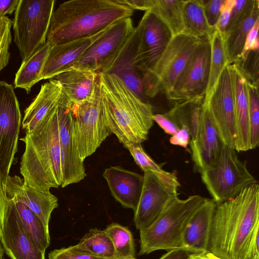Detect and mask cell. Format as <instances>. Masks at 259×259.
Instances as JSON below:
<instances>
[{"mask_svg":"<svg viewBox=\"0 0 259 259\" xmlns=\"http://www.w3.org/2000/svg\"><path fill=\"white\" fill-rule=\"evenodd\" d=\"M259 186L217 204L207 251L222 259H259Z\"/></svg>","mask_w":259,"mask_h":259,"instance_id":"1","label":"cell"},{"mask_svg":"<svg viewBox=\"0 0 259 259\" xmlns=\"http://www.w3.org/2000/svg\"><path fill=\"white\" fill-rule=\"evenodd\" d=\"M58 104L20 139L25 145L20 173L26 184L47 193L51 188L61 186L63 181Z\"/></svg>","mask_w":259,"mask_h":259,"instance_id":"2","label":"cell"},{"mask_svg":"<svg viewBox=\"0 0 259 259\" xmlns=\"http://www.w3.org/2000/svg\"><path fill=\"white\" fill-rule=\"evenodd\" d=\"M134 10L118 0H70L53 12L46 41L51 46L93 35Z\"/></svg>","mask_w":259,"mask_h":259,"instance_id":"3","label":"cell"},{"mask_svg":"<svg viewBox=\"0 0 259 259\" xmlns=\"http://www.w3.org/2000/svg\"><path fill=\"white\" fill-rule=\"evenodd\" d=\"M99 74L103 111L111 133L123 146L146 141L154 122L152 105L139 98L116 75Z\"/></svg>","mask_w":259,"mask_h":259,"instance_id":"4","label":"cell"},{"mask_svg":"<svg viewBox=\"0 0 259 259\" xmlns=\"http://www.w3.org/2000/svg\"><path fill=\"white\" fill-rule=\"evenodd\" d=\"M204 198L195 195L185 199L177 197L149 227L140 231L139 255L158 250H186L183 236L188 223Z\"/></svg>","mask_w":259,"mask_h":259,"instance_id":"5","label":"cell"},{"mask_svg":"<svg viewBox=\"0 0 259 259\" xmlns=\"http://www.w3.org/2000/svg\"><path fill=\"white\" fill-rule=\"evenodd\" d=\"M55 4L54 0H20L12 25L22 62L46 43Z\"/></svg>","mask_w":259,"mask_h":259,"instance_id":"6","label":"cell"},{"mask_svg":"<svg viewBox=\"0 0 259 259\" xmlns=\"http://www.w3.org/2000/svg\"><path fill=\"white\" fill-rule=\"evenodd\" d=\"M102 100L99 76L91 95L71 105L74 139L79 157L83 161L95 153L111 134L106 124Z\"/></svg>","mask_w":259,"mask_h":259,"instance_id":"7","label":"cell"},{"mask_svg":"<svg viewBox=\"0 0 259 259\" xmlns=\"http://www.w3.org/2000/svg\"><path fill=\"white\" fill-rule=\"evenodd\" d=\"M236 151L224 144L217 164L200 172L203 184L217 204L234 198L247 186L257 183Z\"/></svg>","mask_w":259,"mask_h":259,"instance_id":"8","label":"cell"},{"mask_svg":"<svg viewBox=\"0 0 259 259\" xmlns=\"http://www.w3.org/2000/svg\"><path fill=\"white\" fill-rule=\"evenodd\" d=\"M201 39L185 33L172 37L153 69L142 79L147 97L167 95Z\"/></svg>","mask_w":259,"mask_h":259,"instance_id":"9","label":"cell"},{"mask_svg":"<svg viewBox=\"0 0 259 259\" xmlns=\"http://www.w3.org/2000/svg\"><path fill=\"white\" fill-rule=\"evenodd\" d=\"M143 176L141 195L134 218L139 231L152 224L166 206L178 197L180 186L175 171L161 176L148 170L144 172Z\"/></svg>","mask_w":259,"mask_h":259,"instance_id":"10","label":"cell"},{"mask_svg":"<svg viewBox=\"0 0 259 259\" xmlns=\"http://www.w3.org/2000/svg\"><path fill=\"white\" fill-rule=\"evenodd\" d=\"M210 54L209 37L202 38L166 96L168 100L175 103L204 98L209 77Z\"/></svg>","mask_w":259,"mask_h":259,"instance_id":"11","label":"cell"},{"mask_svg":"<svg viewBox=\"0 0 259 259\" xmlns=\"http://www.w3.org/2000/svg\"><path fill=\"white\" fill-rule=\"evenodd\" d=\"M19 102L12 85L0 81V177L5 182L17 152L21 125Z\"/></svg>","mask_w":259,"mask_h":259,"instance_id":"12","label":"cell"},{"mask_svg":"<svg viewBox=\"0 0 259 259\" xmlns=\"http://www.w3.org/2000/svg\"><path fill=\"white\" fill-rule=\"evenodd\" d=\"M136 62L142 79L153 69L172 37L164 23L149 11H145L137 26Z\"/></svg>","mask_w":259,"mask_h":259,"instance_id":"13","label":"cell"},{"mask_svg":"<svg viewBox=\"0 0 259 259\" xmlns=\"http://www.w3.org/2000/svg\"><path fill=\"white\" fill-rule=\"evenodd\" d=\"M207 103L213 123L224 144L234 148L235 108L232 64L223 69Z\"/></svg>","mask_w":259,"mask_h":259,"instance_id":"14","label":"cell"},{"mask_svg":"<svg viewBox=\"0 0 259 259\" xmlns=\"http://www.w3.org/2000/svg\"><path fill=\"white\" fill-rule=\"evenodd\" d=\"M71 105L62 93L58 104V115L63 168V181L61 186L62 188L78 183L87 176L84 161L79 157L74 139Z\"/></svg>","mask_w":259,"mask_h":259,"instance_id":"15","label":"cell"},{"mask_svg":"<svg viewBox=\"0 0 259 259\" xmlns=\"http://www.w3.org/2000/svg\"><path fill=\"white\" fill-rule=\"evenodd\" d=\"M134 27L131 17L116 21L88 48L73 68H83L99 73L106 62L123 44Z\"/></svg>","mask_w":259,"mask_h":259,"instance_id":"16","label":"cell"},{"mask_svg":"<svg viewBox=\"0 0 259 259\" xmlns=\"http://www.w3.org/2000/svg\"><path fill=\"white\" fill-rule=\"evenodd\" d=\"M137 29L135 27L123 44L106 62L99 73L116 75L139 98L148 102L137 65Z\"/></svg>","mask_w":259,"mask_h":259,"instance_id":"17","label":"cell"},{"mask_svg":"<svg viewBox=\"0 0 259 259\" xmlns=\"http://www.w3.org/2000/svg\"><path fill=\"white\" fill-rule=\"evenodd\" d=\"M0 240L11 259H45V252L36 247L24 229L12 199H7Z\"/></svg>","mask_w":259,"mask_h":259,"instance_id":"18","label":"cell"},{"mask_svg":"<svg viewBox=\"0 0 259 259\" xmlns=\"http://www.w3.org/2000/svg\"><path fill=\"white\" fill-rule=\"evenodd\" d=\"M195 167L202 170L215 165L224 144L213 123L207 102L203 101L195 138L190 141Z\"/></svg>","mask_w":259,"mask_h":259,"instance_id":"19","label":"cell"},{"mask_svg":"<svg viewBox=\"0 0 259 259\" xmlns=\"http://www.w3.org/2000/svg\"><path fill=\"white\" fill-rule=\"evenodd\" d=\"M2 186L7 199L25 204L49 228L51 213L58 206L57 197L51 192L44 193L30 187L18 176L9 175Z\"/></svg>","mask_w":259,"mask_h":259,"instance_id":"20","label":"cell"},{"mask_svg":"<svg viewBox=\"0 0 259 259\" xmlns=\"http://www.w3.org/2000/svg\"><path fill=\"white\" fill-rule=\"evenodd\" d=\"M109 27L90 36L51 46L41 73V80L52 79L73 68L88 48Z\"/></svg>","mask_w":259,"mask_h":259,"instance_id":"21","label":"cell"},{"mask_svg":"<svg viewBox=\"0 0 259 259\" xmlns=\"http://www.w3.org/2000/svg\"><path fill=\"white\" fill-rule=\"evenodd\" d=\"M103 177L115 199L135 212L141 197L144 176L119 166H112L105 169Z\"/></svg>","mask_w":259,"mask_h":259,"instance_id":"22","label":"cell"},{"mask_svg":"<svg viewBox=\"0 0 259 259\" xmlns=\"http://www.w3.org/2000/svg\"><path fill=\"white\" fill-rule=\"evenodd\" d=\"M217 204L212 199L204 200L190 219L185 229L183 243L191 253L207 250L211 222Z\"/></svg>","mask_w":259,"mask_h":259,"instance_id":"23","label":"cell"},{"mask_svg":"<svg viewBox=\"0 0 259 259\" xmlns=\"http://www.w3.org/2000/svg\"><path fill=\"white\" fill-rule=\"evenodd\" d=\"M233 67L235 99L234 149L238 152L251 149L247 80L234 64Z\"/></svg>","mask_w":259,"mask_h":259,"instance_id":"24","label":"cell"},{"mask_svg":"<svg viewBox=\"0 0 259 259\" xmlns=\"http://www.w3.org/2000/svg\"><path fill=\"white\" fill-rule=\"evenodd\" d=\"M259 19V1L247 0L243 12L236 24L224 34V47L229 64L241 57L247 35Z\"/></svg>","mask_w":259,"mask_h":259,"instance_id":"25","label":"cell"},{"mask_svg":"<svg viewBox=\"0 0 259 259\" xmlns=\"http://www.w3.org/2000/svg\"><path fill=\"white\" fill-rule=\"evenodd\" d=\"M99 74L83 68H72L52 79L58 81L62 95L72 104L88 98L92 94Z\"/></svg>","mask_w":259,"mask_h":259,"instance_id":"26","label":"cell"},{"mask_svg":"<svg viewBox=\"0 0 259 259\" xmlns=\"http://www.w3.org/2000/svg\"><path fill=\"white\" fill-rule=\"evenodd\" d=\"M62 95L60 83L53 79L41 85L31 103L25 109L21 124L26 133L31 132L58 103Z\"/></svg>","mask_w":259,"mask_h":259,"instance_id":"27","label":"cell"},{"mask_svg":"<svg viewBox=\"0 0 259 259\" xmlns=\"http://www.w3.org/2000/svg\"><path fill=\"white\" fill-rule=\"evenodd\" d=\"M51 47L46 41L27 60L22 62L15 74L14 82L15 88L24 89L29 94L32 87L41 80V73Z\"/></svg>","mask_w":259,"mask_h":259,"instance_id":"28","label":"cell"},{"mask_svg":"<svg viewBox=\"0 0 259 259\" xmlns=\"http://www.w3.org/2000/svg\"><path fill=\"white\" fill-rule=\"evenodd\" d=\"M204 99L175 103L174 107L164 113L180 129L185 128L189 131L190 140L196 137Z\"/></svg>","mask_w":259,"mask_h":259,"instance_id":"29","label":"cell"},{"mask_svg":"<svg viewBox=\"0 0 259 259\" xmlns=\"http://www.w3.org/2000/svg\"><path fill=\"white\" fill-rule=\"evenodd\" d=\"M77 250L104 259H117L113 243L105 230H90L73 246Z\"/></svg>","mask_w":259,"mask_h":259,"instance_id":"30","label":"cell"},{"mask_svg":"<svg viewBox=\"0 0 259 259\" xmlns=\"http://www.w3.org/2000/svg\"><path fill=\"white\" fill-rule=\"evenodd\" d=\"M21 223L32 241L45 252L50 244L49 228L25 204L13 199Z\"/></svg>","mask_w":259,"mask_h":259,"instance_id":"31","label":"cell"},{"mask_svg":"<svg viewBox=\"0 0 259 259\" xmlns=\"http://www.w3.org/2000/svg\"><path fill=\"white\" fill-rule=\"evenodd\" d=\"M183 15V33L198 38L210 37L214 29L207 24L201 0L184 1Z\"/></svg>","mask_w":259,"mask_h":259,"instance_id":"32","label":"cell"},{"mask_svg":"<svg viewBox=\"0 0 259 259\" xmlns=\"http://www.w3.org/2000/svg\"><path fill=\"white\" fill-rule=\"evenodd\" d=\"M183 0H152L149 10L168 27L172 36L183 33Z\"/></svg>","mask_w":259,"mask_h":259,"instance_id":"33","label":"cell"},{"mask_svg":"<svg viewBox=\"0 0 259 259\" xmlns=\"http://www.w3.org/2000/svg\"><path fill=\"white\" fill-rule=\"evenodd\" d=\"M211 54L208 83L204 100L213 92L224 68L228 64L224 47V35L215 28L209 37Z\"/></svg>","mask_w":259,"mask_h":259,"instance_id":"34","label":"cell"},{"mask_svg":"<svg viewBox=\"0 0 259 259\" xmlns=\"http://www.w3.org/2000/svg\"><path fill=\"white\" fill-rule=\"evenodd\" d=\"M104 230L113 243L117 259L135 257L136 251L133 235L127 227L113 223L107 226Z\"/></svg>","mask_w":259,"mask_h":259,"instance_id":"35","label":"cell"},{"mask_svg":"<svg viewBox=\"0 0 259 259\" xmlns=\"http://www.w3.org/2000/svg\"><path fill=\"white\" fill-rule=\"evenodd\" d=\"M247 80V79H246ZM248 112L250 125L251 149L256 148L259 143L258 86L247 80Z\"/></svg>","mask_w":259,"mask_h":259,"instance_id":"36","label":"cell"},{"mask_svg":"<svg viewBox=\"0 0 259 259\" xmlns=\"http://www.w3.org/2000/svg\"><path fill=\"white\" fill-rule=\"evenodd\" d=\"M141 143H133L124 145L134 158L136 163L144 171L150 170L157 175L165 176L170 172L165 171L143 149Z\"/></svg>","mask_w":259,"mask_h":259,"instance_id":"37","label":"cell"},{"mask_svg":"<svg viewBox=\"0 0 259 259\" xmlns=\"http://www.w3.org/2000/svg\"><path fill=\"white\" fill-rule=\"evenodd\" d=\"M234 64L250 83L258 86V50H249Z\"/></svg>","mask_w":259,"mask_h":259,"instance_id":"38","label":"cell"},{"mask_svg":"<svg viewBox=\"0 0 259 259\" xmlns=\"http://www.w3.org/2000/svg\"><path fill=\"white\" fill-rule=\"evenodd\" d=\"M12 26V21L11 19L6 16L0 15V72L9 62Z\"/></svg>","mask_w":259,"mask_h":259,"instance_id":"39","label":"cell"},{"mask_svg":"<svg viewBox=\"0 0 259 259\" xmlns=\"http://www.w3.org/2000/svg\"><path fill=\"white\" fill-rule=\"evenodd\" d=\"M205 16L209 27L214 29L220 15V8L223 0H201Z\"/></svg>","mask_w":259,"mask_h":259,"instance_id":"40","label":"cell"},{"mask_svg":"<svg viewBox=\"0 0 259 259\" xmlns=\"http://www.w3.org/2000/svg\"><path fill=\"white\" fill-rule=\"evenodd\" d=\"M49 259H104L76 250L73 246L54 249L48 255Z\"/></svg>","mask_w":259,"mask_h":259,"instance_id":"41","label":"cell"},{"mask_svg":"<svg viewBox=\"0 0 259 259\" xmlns=\"http://www.w3.org/2000/svg\"><path fill=\"white\" fill-rule=\"evenodd\" d=\"M234 1L235 0H223L220 8V15L215 28L223 35L229 23Z\"/></svg>","mask_w":259,"mask_h":259,"instance_id":"42","label":"cell"},{"mask_svg":"<svg viewBox=\"0 0 259 259\" xmlns=\"http://www.w3.org/2000/svg\"><path fill=\"white\" fill-rule=\"evenodd\" d=\"M153 119L165 133L171 136L174 135L180 130L164 113L153 114Z\"/></svg>","mask_w":259,"mask_h":259,"instance_id":"43","label":"cell"},{"mask_svg":"<svg viewBox=\"0 0 259 259\" xmlns=\"http://www.w3.org/2000/svg\"><path fill=\"white\" fill-rule=\"evenodd\" d=\"M259 19L255 23L253 26L248 32L245 39L242 55L249 50H256L259 49L258 38V30Z\"/></svg>","mask_w":259,"mask_h":259,"instance_id":"44","label":"cell"},{"mask_svg":"<svg viewBox=\"0 0 259 259\" xmlns=\"http://www.w3.org/2000/svg\"><path fill=\"white\" fill-rule=\"evenodd\" d=\"M246 2L247 0H235L234 5L231 12L229 23L225 31L230 29L240 19Z\"/></svg>","mask_w":259,"mask_h":259,"instance_id":"45","label":"cell"},{"mask_svg":"<svg viewBox=\"0 0 259 259\" xmlns=\"http://www.w3.org/2000/svg\"><path fill=\"white\" fill-rule=\"evenodd\" d=\"M189 131L185 128L180 129L169 139L170 144L187 148L190 141Z\"/></svg>","mask_w":259,"mask_h":259,"instance_id":"46","label":"cell"},{"mask_svg":"<svg viewBox=\"0 0 259 259\" xmlns=\"http://www.w3.org/2000/svg\"><path fill=\"white\" fill-rule=\"evenodd\" d=\"M20 0H0V15L6 16L14 12Z\"/></svg>","mask_w":259,"mask_h":259,"instance_id":"47","label":"cell"},{"mask_svg":"<svg viewBox=\"0 0 259 259\" xmlns=\"http://www.w3.org/2000/svg\"><path fill=\"white\" fill-rule=\"evenodd\" d=\"M190 252L184 249H173L163 254L159 259H186Z\"/></svg>","mask_w":259,"mask_h":259,"instance_id":"48","label":"cell"},{"mask_svg":"<svg viewBox=\"0 0 259 259\" xmlns=\"http://www.w3.org/2000/svg\"><path fill=\"white\" fill-rule=\"evenodd\" d=\"M7 198H6L0 177V239L1 237L2 228L5 214Z\"/></svg>","mask_w":259,"mask_h":259,"instance_id":"49","label":"cell"},{"mask_svg":"<svg viewBox=\"0 0 259 259\" xmlns=\"http://www.w3.org/2000/svg\"><path fill=\"white\" fill-rule=\"evenodd\" d=\"M186 259H222L207 251L190 253Z\"/></svg>","mask_w":259,"mask_h":259,"instance_id":"50","label":"cell"},{"mask_svg":"<svg viewBox=\"0 0 259 259\" xmlns=\"http://www.w3.org/2000/svg\"><path fill=\"white\" fill-rule=\"evenodd\" d=\"M4 252V249L0 240V259H3Z\"/></svg>","mask_w":259,"mask_h":259,"instance_id":"51","label":"cell"},{"mask_svg":"<svg viewBox=\"0 0 259 259\" xmlns=\"http://www.w3.org/2000/svg\"><path fill=\"white\" fill-rule=\"evenodd\" d=\"M118 259H136V258H135V257H123V258H118Z\"/></svg>","mask_w":259,"mask_h":259,"instance_id":"52","label":"cell"}]
</instances>
